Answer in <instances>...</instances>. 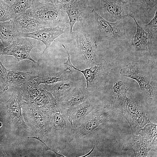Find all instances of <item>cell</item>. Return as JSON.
Masks as SVG:
<instances>
[{
  "label": "cell",
  "instance_id": "33",
  "mask_svg": "<svg viewBox=\"0 0 157 157\" xmlns=\"http://www.w3.org/2000/svg\"><path fill=\"white\" fill-rule=\"evenodd\" d=\"M5 48L4 46L0 40V56L2 54L4 49Z\"/></svg>",
  "mask_w": 157,
  "mask_h": 157
},
{
  "label": "cell",
  "instance_id": "1",
  "mask_svg": "<svg viewBox=\"0 0 157 157\" xmlns=\"http://www.w3.org/2000/svg\"><path fill=\"white\" fill-rule=\"evenodd\" d=\"M51 108L34 106L24 100L22 106L23 119L29 129L31 136L44 144L47 149L51 146L50 136Z\"/></svg>",
  "mask_w": 157,
  "mask_h": 157
},
{
  "label": "cell",
  "instance_id": "29",
  "mask_svg": "<svg viewBox=\"0 0 157 157\" xmlns=\"http://www.w3.org/2000/svg\"><path fill=\"white\" fill-rule=\"evenodd\" d=\"M157 10L156 11L154 15L151 20L147 24L145 25V27L146 29L151 31L152 29H157Z\"/></svg>",
  "mask_w": 157,
  "mask_h": 157
},
{
  "label": "cell",
  "instance_id": "26",
  "mask_svg": "<svg viewBox=\"0 0 157 157\" xmlns=\"http://www.w3.org/2000/svg\"><path fill=\"white\" fill-rule=\"evenodd\" d=\"M129 1L136 4L145 11L150 13L154 9L157 10V0H129Z\"/></svg>",
  "mask_w": 157,
  "mask_h": 157
},
{
  "label": "cell",
  "instance_id": "36",
  "mask_svg": "<svg viewBox=\"0 0 157 157\" xmlns=\"http://www.w3.org/2000/svg\"><path fill=\"white\" fill-rule=\"evenodd\" d=\"M124 1H128L129 0H122Z\"/></svg>",
  "mask_w": 157,
  "mask_h": 157
},
{
  "label": "cell",
  "instance_id": "10",
  "mask_svg": "<svg viewBox=\"0 0 157 157\" xmlns=\"http://www.w3.org/2000/svg\"><path fill=\"white\" fill-rule=\"evenodd\" d=\"M72 34L77 43L78 53L89 66L97 63V43L83 27L73 31Z\"/></svg>",
  "mask_w": 157,
  "mask_h": 157
},
{
  "label": "cell",
  "instance_id": "16",
  "mask_svg": "<svg viewBox=\"0 0 157 157\" xmlns=\"http://www.w3.org/2000/svg\"><path fill=\"white\" fill-rule=\"evenodd\" d=\"M129 16L134 21L137 27L132 45L137 51H146L151 53L152 43V33L146 31L138 23L135 17L134 12L131 11Z\"/></svg>",
  "mask_w": 157,
  "mask_h": 157
},
{
  "label": "cell",
  "instance_id": "20",
  "mask_svg": "<svg viewBox=\"0 0 157 157\" xmlns=\"http://www.w3.org/2000/svg\"><path fill=\"white\" fill-rule=\"evenodd\" d=\"M21 34L16 28L13 20L0 22V40L5 47L21 37Z\"/></svg>",
  "mask_w": 157,
  "mask_h": 157
},
{
  "label": "cell",
  "instance_id": "8",
  "mask_svg": "<svg viewBox=\"0 0 157 157\" xmlns=\"http://www.w3.org/2000/svg\"><path fill=\"white\" fill-rule=\"evenodd\" d=\"M145 67L140 63H131L121 69L120 73L123 76L136 81L145 96L152 99L156 94V88L151 84V76Z\"/></svg>",
  "mask_w": 157,
  "mask_h": 157
},
{
  "label": "cell",
  "instance_id": "18",
  "mask_svg": "<svg viewBox=\"0 0 157 157\" xmlns=\"http://www.w3.org/2000/svg\"><path fill=\"white\" fill-rule=\"evenodd\" d=\"M133 134L130 140L125 143L123 150H132L135 157H146L151 150V141H148L142 136Z\"/></svg>",
  "mask_w": 157,
  "mask_h": 157
},
{
  "label": "cell",
  "instance_id": "32",
  "mask_svg": "<svg viewBox=\"0 0 157 157\" xmlns=\"http://www.w3.org/2000/svg\"><path fill=\"white\" fill-rule=\"evenodd\" d=\"M7 89L0 81V94L4 93Z\"/></svg>",
  "mask_w": 157,
  "mask_h": 157
},
{
  "label": "cell",
  "instance_id": "24",
  "mask_svg": "<svg viewBox=\"0 0 157 157\" xmlns=\"http://www.w3.org/2000/svg\"><path fill=\"white\" fill-rule=\"evenodd\" d=\"M35 0H15L9 8L11 19L14 20L24 13Z\"/></svg>",
  "mask_w": 157,
  "mask_h": 157
},
{
  "label": "cell",
  "instance_id": "25",
  "mask_svg": "<svg viewBox=\"0 0 157 157\" xmlns=\"http://www.w3.org/2000/svg\"><path fill=\"white\" fill-rule=\"evenodd\" d=\"M138 135H141L148 141H151L157 136V124L149 122L139 131Z\"/></svg>",
  "mask_w": 157,
  "mask_h": 157
},
{
  "label": "cell",
  "instance_id": "23",
  "mask_svg": "<svg viewBox=\"0 0 157 157\" xmlns=\"http://www.w3.org/2000/svg\"><path fill=\"white\" fill-rule=\"evenodd\" d=\"M36 76L29 72L9 71L7 76L8 86L15 87L21 83L34 79Z\"/></svg>",
  "mask_w": 157,
  "mask_h": 157
},
{
  "label": "cell",
  "instance_id": "6",
  "mask_svg": "<svg viewBox=\"0 0 157 157\" xmlns=\"http://www.w3.org/2000/svg\"><path fill=\"white\" fill-rule=\"evenodd\" d=\"M108 113L104 108L97 107L74 128L69 143L83 144L90 140L106 122Z\"/></svg>",
  "mask_w": 157,
  "mask_h": 157
},
{
  "label": "cell",
  "instance_id": "9",
  "mask_svg": "<svg viewBox=\"0 0 157 157\" xmlns=\"http://www.w3.org/2000/svg\"><path fill=\"white\" fill-rule=\"evenodd\" d=\"M122 0H95L94 9L106 20L111 22L121 20L129 16L127 3Z\"/></svg>",
  "mask_w": 157,
  "mask_h": 157
},
{
  "label": "cell",
  "instance_id": "19",
  "mask_svg": "<svg viewBox=\"0 0 157 157\" xmlns=\"http://www.w3.org/2000/svg\"><path fill=\"white\" fill-rule=\"evenodd\" d=\"M97 107L90 98L75 107L67 110V115L72 119L74 128L79 126L84 118Z\"/></svg>",
  "mask_w": 157,
  "mask_h": 157
},
{
  "label": "cell",
  "instance_id": "13",
  "mask_svg": "<svg viewBox=\"0 0 157 157\" xmlns=\"http://www.w3.org/2000/svg\"><path fill=\"white\" fill-rule=\"evenodd\" d=\"M90 96L86 87L80 84L56 101L61 108L68 110L83 103Z\"/></svg>",
  "mask_w": 157,
  "mask_h": 157
},
{
  "label": "cell",
  "instance_id": "4",
  "mask_svg": "<svg viewBox=\"0 0 157 157\" xmlns=\"http://www.w3.org/2000/svg\"><path fill=\"white\" fill-rule=\"evenodd\" d=\"M50 136L51 149L55 150L56 143L69 142L74 128L71 119L67 114V110L61 108L56 101L51 108Z\"/></svg>",
  "mask_w": 157,
  "mask_h": 157
},
{
  "label": "cell",
  "instance_id": "21",
  "mask_svg": "<svg viewBox=\"0 0 157 157\" xmlns=\"http://www.w3.org/2000/svg\"><path fill=\"white\" fill-rule=\"evenodd\" d=\"M13 20L16 28L21 33H31L44 28L26 11Z\"/></svg>",
  "mask_w": 157,
  "mask_h": 157
},
{
  "label": "cell",
  "instance_id": "35",
  "mask_svg": "<svg viewBox=\"0 0 157 157\" xmlns=\"http://www.w3.org/2000/svg\"><path fill=\"white\" fill-rule=\"evenodd\" d=\"M4 93L3 94H0V104H1L3 101V97H2V95L4 94Z\"/></svg>",
  "mask_w": 157,
  "mask_h": 157
},
{
  "label": "cell",
  "instance_id": "28",
  "mask_svg": "<svg viewBox=\"0 0 157 157\" xmlns=\"http://www.w3.org/2000/svg\"><path fill=\"white\" fill-rule=\"evenodd\" d=\"M9 71L3 65L0 60V81L7 89L9 86L7 76Z\"/></svg>",
  "mask_w": 157,
  "mask_h": 157
},
{
  "label": "cell",
  "instance_id": "34",
  "mask_svg": "<svg viewBox=\"0 0 157 157\" xmlns=\"http://www.w3.org/2000/svg\"><path fill=\"white\" fill-rule=\"evenodd\" d=\"M6 3L10 6H12L15 0H3Z\"/></svg>",
  "mask_w": 157,
  "mask_h": 157
},
{
  "label": "cell",
  "instance_id": "30",
  "mask_svg": "<svg viewBox=\"0 0 157 157\" xmlns=\"http://www.w3.org/2000/svg\"><path fill=\"white\" fill-rule=\"evenodd\" d=\"M123 85V83L121 81H118L114 83L113 90L114 92L116 93L117 97H119L121 95V88Z\"/></svg>",
  "mask_w": 157,
  "mask_h": 157
},
{
  "label": "cell",
  "instance_id": "27",
  "mask_svg": "<svg viewBox=\"0 0 157 157\" xmlns=\"http://www.w3.org/2000/svg\"><path fill=\"white\" fill-rule=\"evenodd\" d=\"M10 6L3 0H0V22L11 19L9 11Z\"/></svg>",
  "mask_w": 157,
  "mask_h": 157
},
{
  "label": "cell",
  "instance_id": "14",
  "mask_svg": "<svg viewBox=\"0 0 157 157\" xmlns=\"http://www.w3.org/2000/svg\"><path fill=\"white\" fill-rule=\"evenodd\" d=\"M101 32L106 37L118 39L123 38L126 36V31L121 20L114 22L107 21L96 12L92 10Z\"/></svg>",
  "mask_w": 157,
  "mask_h": 157
},
{
  "label": "cell",
  "instance_id": "11",
  "mask_svg": "<svg viewBox=\"0 0 157 157\" xmlns=\"http://www.w3.org/2000/svg\"><path fill=\"white\" fill-rule=\"evenodd\" d=\"M36 46L30 38L21 37L11 44L5 48L2 55L13 56L18 61L28 59L35 64L38 63L31 57L30 52Z\"/></svg>",
  "mask_w": 157,
  "mask_h": 157
},
{
  "label": "cell",
  "instance_id": "12",
  "mask_svg": "<svg viewBox=\"0 0 157 157\" xmlns=\"http://www.w3.org/2000/svg\"><path fill=\"white\" fill-rule=\"evenodd\" d=\"M67 27L65 24L54 27L42 28L31 33H21V37L31 38L42 42L45 46L44 53L55 39L65 33Z\"/></svg>",
  "mask_w": 157,
  "mask_h": 157
},
{
  "label": "cell",
  "instance_id": "5",
  "mask_svg": "<svg viewBox=\"0 0 157 157\" xmlns=\"http://www.w3.org/2000/svg\"><path fill=\"white\" fill-rule=\"evenodd\" d=\"M68 55L67 60L61 63L69 66L71 69L78 71L83 75L86 80V90L90 93L101 90L106 86L108 76L112 69V65L104 59H101L93 66L81 70L74 67L71 62L69 53L65 47Z\"/></svg>",
  "mask_w": 157,
  "mask_h": 157
},
{
  "label": "cell",
  "instance_id": "15",
  "mask_svg": "<svg viewBox=\"0 0 157 157\" xmlns=\"http://www.w3.org/2000/svg\"><path fill=\"white\" fill-rule=\"evenodd\" d=\"M89 0H70L66 3L60 4L69 18L71 34L76 23L82 20V17L88 7Z\"/></svg>",
  "mask_w": 157,
  "mask_h": 157
},
{
  "label": "cell",
  "instance_id": "17",
  "mask_svg": "<svg viewBox=\"0 0 157 157\" xmlns=\"http://www.w3.org/2000/svg\"><path fill=\"white\" fill-rule=\"evenodd\" d=\"M81 80V79H73L50 84H42L40 86L50 93L57 101L80 84Z\"/></svg>",
  "mask_w": 157,
  "mask_h": 157
},
{
  "label": "cell",
  "instance_id": "31",
  "mask_svg": "<svg viewBox=\"0 0 157 157\" xmlns=\"http://www.w3.org/2000/svg\"><path fill=\"white\" fill-rule=\"evenodd\" d=\"M70 0H39L42 3H47L54 5L62 4L66 3Z\"/></svg>",
  "mask_w": 157,
  "mask_h": 157
},
{
  "label": "cell",
  "instance_id": "2",
  "mask_svg": "<svg viewBox=\"0 0 157 157\" xmlns=\"http://www.w3.org/2000/svg\"><path fill=\"white\" fill-rule=\"evenodd\" d=\"M114 104L119 113L128 121L132 134L138 135L150 122L140 101L133 97L128 87L125 88L123 93L117 97Z\"/></svg>",
  "mask_w": 157,
  "mask_h": 157
},
{
  "label": "cell",
  "instance_id": "22",
  "mask_svg": "<svg viewBox=\"0 0 157 157\" xmlns=\"http://www.w3.org/2000/svg\"><path fill=\"white\" fill-rule=\"evenodd\" d=\"M74 79L71 68L67 67L60 71L36 76L34 78L37 83L50 84L58 82Z\"/></svg>",
  "mask_w": 157,
  "mask_h": 157
},
{
  "label": "cell",
  "instance_id": "7",
  "mask_svg": "<svg viewBox=\"0 0 157 157\" xmlns=\"http://www.w3.org/2000/svg\"><path fill=\"white\" fill-rule=\"evenodd\" d=\"M26 11L43 28L54 27L65 24V13L59 4L44 3L39 0H35Z\"/></svg>",
  "mask_w": 157,
  "mask_h": 157
},
{
  "label": "cell",
  "instance_id": "3",
  "mask_svg": "<svg viewBox=\"0 0 157 157\" xmlns=\"http://www.w3.org/2000/svg\"><path fill=\"white\" fill-rule=\"evenodd\" d=\"M14 88L10 98L3 104L6 119L13 133L17 132L22 138L26 140L31 134L22 114V95L18 86Z\"/></svg>",
  "mask_w": 157,
  "mask_h": 157
}]
</instances>
